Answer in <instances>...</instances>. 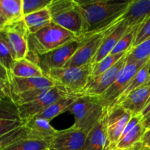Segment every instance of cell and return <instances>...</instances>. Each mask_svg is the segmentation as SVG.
Returning a JSON list of instances; mask_svg holds the SVG:
<instances>
[{
	"label": "cell",
	"mask_w": 150,
	"mask_h": 150,
	"mask_svg": "<svg viewBox=\"0 0 150 150\" xmlns=\"http://www.w3.org/2000/svg\"><path fill=\"white\" fill-rule=\"evenodd\" d=\"M24 23L29 34H35L52 22L48 7L24 16Z\"/></svg>",
	"instance_id": "cell-24"
},
{
	"label": "cell",
	"mask_w": 150,
	"mask_h": 150,
	"mask_svg": "<svg viewBox=\"0 0 150 150\" xmlns=\"http://www.w3.org/2000/svg\"><path fill=\"white\" fill-rule=\"evenodd\" d=\"M92 63L79 67L53 69L45 75L70 95H83L92 76Z\"/></svg>",
	"instance_id": "cell-4"
},
{
	"label": "cell",
	"mask_w": 150,
	"mask_h": 150,
	"mask_svg": "<svg viewBox=\"0 0 150 150\" xmlns=\"http://www.w3.org/2000/svg\"><path fill=\"white\" fill-rule=\"evenodd\" d=\"M150 17V0H131L122 16L129 28L140 26Z\"/></svg>",
	"instance_id": "cell-17"
},
{
	"label": "cell",
	"mask_w": 150,
	"mask_h": 150,
	"mask_svg": "<svg viewBox=\"0 0 150 150\" xmlns=\"http://www.w3.org/2000/svg\"><path fill=\"white\" fill-rule=\"evenodd\" d=\"M149 101L150 85L142 86L133 91L119 104L130 111L133 116H137L142 115Z\"/></svg>",
	"instance_id": "cell-16"
},
{
	"label": "cell",
	"mask_w": 150,
	"mask_h": 150,
	"mask_svg": "<svg viewBox=\"0 0 150 150\" xmlns=\"http://www.w3.org/2000/svg\"><path fill=\"white\" fill-rule=\"evenodd\" d=\"M141 142L144 146L150 147V128L146 129Z\"/></svg>",
	"instance_id": "cell-36"
},
{
	"label": "cell",
	"mask_w": 150,
	"mask_h": 150,
	"mask_svg": "<svg viewBox=\"0 0 150 150\" xmlns=\"http://www.w3.org/2000/svg\"><path fill=\"white\" fill-rule=\"evenodd\" d=\"M146 130V128L143 121L141 122L133 130L120 138L116 147L122 149H131L135 145L142 142Z\"/></svg>",
	"instance_id": "cell-25"
},
{
	"label": "cell",
	"mask_w": 150,
	"mask_h": 150,
	"mask_svg": "<svg viewBox=\"0 0 150 150\" xmlns=\"http://www.w3.org/2000/svg\"><path fill=\"white\" fill-rule=\"evenodd\" d=\"M132 117L131 113L120 104H114L105 109V128L111 150L117 146L125 127Z\"/></svg>",
	"instance_id": "cell-9"
},
{
	"label": "cell",
	"mask_w": 150,
	"mask_h": 150,
	"mask_svg": "<svg viewBox=\"0 0 150 150\" xmlns=\"http://www.w3.org/2000/svg\"><path fill=\"white\" fill-rule=\"evenodd\" d=\"M129 52L130 51L109 70L98 76L90 77L83 95H88L95 98H98L102 95L113 84L120 71L126 65Z\"/></svg>",
	"instance_id": "cell-11"
},
{
	"label": "cell",
	"mask_w": 150,
	"mask_h": 150,
	"mask_svg": "<svg viewBox=\"0 0 150 150\" xmlns=\"http://www.w3.org/2000/svg\"><path fill=\"white\" fill-rule=\"evenodd\" d=\"M140 150H150V147H147V146H143V147H142Z\"/></svg>",
	"instance_id": "cell-39"
},
{
	"label": "cell",
	"mask_w": 150,
	"mask_h": 150,
	"mask_svg": "<svg viewBox=\"0 0 150 150\" xmlns=\"http://www.w3.org/2000/svg\"><path fill=\"white\" fill-rule=\"evenodd\" d=\"M23 18L22 0H0V29Z\"/></svg>",
	"instance_id": "cell-18"
},
{
	"label": "cell",
	"mask_w": 150,
	"mask_h": 150,
	"mask_svg": "<svg viewBox=\"0 0 150 150\" xmlns=\"http://www.w3.org/2000/svg\"><path fill=\"white\" fill-rule=\"evenodd\" d=\"M52 0H22L24 16L47 8Z\"/></svg>",
	"instance_id": "cell-33"
},
{
	"label": "cell",
	"mask_w": 150,
	"mask_h": 150,
	"mask_svg": "<svg viewBox=\"0 0 150 150\" xmlns=\"http://www.w3.org/2000/svg\"><path fill=\"white\" fill-rule=\"evenodd\" d=\"M86 134L74 126L58 130L50 144L49 150H83Z\"/></svg>",
	"instance_id": "cell-13"
},
{
	"label": "cell",
	"mask_w": 150,
	"mask_h": 150,
	"mask_svg": "<svg viewBox=\"0 0 150 150\" xmlns=\"http://www.w3.org/2000/svg\"><path fill=\"white\" fill-rule=\"evenodd\" d=\"M128 51L125 53H121V54H110L109 55L105 57V58L103 59L102 60H100L98 62L94 63L92 64V71L91 77L98 76L103 73L104 72L109 70L114 64H117Z\"/></svg>",
	"instance_id": "cell-28"
},
{
	"label": "cell",
	"mask_w": 150,
	"mask_h": 150,
	"mask_svg": "<svg viewBox=\"0 0 150 150\" xmlns=\"http://www.w3.org/2000/svg\"><path fill=\"white\" fill-rule=\"evenodd\" d=\"M149 85H150V76H149V80L147 81V82H146V83L144 85V86H149Z\"/></svg>",
	"instance_id": "cell-40"
},
{
	"label": "cell",
	"mask_w": 150,
	"mask_h": 150,
	"mask_svg": "<svg viewBox=\"0 0 150 150\" xmlns=\"http://www.w3.org/2000/svg\"><path fill=\"white\" fill-rule=\"evenodd\" d=\"M48 150H49V149H48Z\"/></svg>",
	"instance_id": "cell-43"
},
{
	"label": "cell",
	"mask_w": 150,
	"mask_h": 150,
	"mask_svg": "<svg viewBox=\"0 0 150 150\" xmlns=\"http://www.w3.org/2000/svg\"><path fill=\"white\" fill-rule=\"evenodd\" d=\"M150 76V60L148 61L140 70H139L135 77L132 79L131 82L129 84L128 87L127 88L124 93L121 95L118 100L117 101L115 104H119L121 103L130 92L139 88L144 86L146 83L147 81L149 80V78Z\"/></svg>",
	"instance_id": "cell-26"
},
{
	"label": "cell",
	"mask_w": 150,
	"mask_h": 150,
	"mask_svg": "<svg viewBox=\"0 0 150 150\" xmlns=\"http://www.w3.org/2000/svg\"><path fill=\"white\" fill-rule=\"evenodd\" d=\"M10 88L11 98L13 95H18L37 89L53 87L54 82L47 76L39 78H18L13 76L10 72Z\"/></svg>",
	"instance_id": "cell-15"
},
{
	"label": "cell",
	"mask_w": 150,
	"mask_h": 150,
	"mask_svg": "<svg viewBox=\"0 0 150 150\" xmlns=\"http://www.w3.org/2000/svg\"><path fill=\"white\" fill-rule=\"evenodd\" d=\"M80 96L74 95H67L61 97L56 102L51 104L48 108L42 113L39 114L34 118H39L45 120L48 122L51 120L59 114L68 111L69 108L73 105V104L78 100Z\"/></svg>",
	"instance_id": "cell-22"
},
{
	"label": "cell",
	"mask_w": 150,
	"mask_h": 150,
	"mask_svg": "<svg viewBox=\"0 0 150 150\" xmlns=\"http://www.w3.org/2000/svg\"><path fill=\"white\" fill-rule=\"evenodd\" d=\"M70 94L67 93L64 89L56 85L43 96L32 102L19 105V113L23 124L45 111L61 97Z\"/></svg>",
	"instance_id": "cell-12"
},
{
	"label": "cell",
	"mask_w": 150,
	"mask_h": 150,
	"mask_svg": "<svg viewBox=\"0 0 150 150\" xmlns=\"http://www.w3.org/2000/svg\"><path fill=\"white\" fill-rule=\"evenodd\" d=\"M150 60V38L139 45L133 47L127 56V62H147Z\"/></svg>",
	"instance_id": "cell-29"
},
{
	"label": "cell",
	"mask_w": 150,
	"mask_h": 150,
	"mask_svg": "<svg viewBox=\"0 0 150 150\" xmlns=\"http://www.w3.org/2000/svg\"><path fill=\"white\" fill-rule=\"evenodd\" d=\"M53 23L80 38L83 33V19L77 0H52L48 7Z\"/></svg>",
	"instance_id": "cell-3"
},
{
	"label": "cell",
	"mask_w": 150,
	"mask_h": 150,
	"mask_svg": "<svg viewBox=\"0 0 150 150\" xmlns=\"http://www.w3.org/2000/svg\"><path fill=\"white\" fill-rule=\"evenodd\" d=\"M80 38L46 54L38 56V64L44 75L53 69L64 68L79 48Z\"/></svg>",
	"instance_id": "cell-10"
},
{
	"label": "cell",
	"mask_w": 150,
	"mask_h": 150,
	"mask_svg": "<svg viewBox=\"0 0 150 150\" xmlns=\"http://www.w3.org/2000/svg\"><path fill=\"white\" fill-rule=\"evenodd\" d=\"M140 26H136L133 28H129L128 31L125 34L124 36L120 40L118 43L113 49L111 54H121L127 52L133 48L135 39L137 35Z\"/></svg>",
	"instance_id": "cell-31"
},
{
	"label": "cell",
	"mask_w": 150,
	"mask_h": 150,
	"mask_svg": "<svg viewBox=\"0 0 150 150\" xmlns=\"http://www.w3.org/2000/svg\"><path fill=\"white\" fill-rule=\"evenodd\" d=\"M83 19V33H94L111 26L122 18L130 1L87 0L78 1Z\"/></svg>",
	"instance_id": "cell-1"
},
{
	"label": "cell",
	"mask_w": 150,
	"mask_h": 150,
	"mask_svg": "<svg viewBox=\"0 0 150 150\" xmlns=\"http://www.w3.org/2000/svg\"><path fill=\"white\" fill-rule=\"evenodd\" d=\"M121 20L99 32L82 35L80 38L79 48L64 68L79 67L92 63L105 37L119 24Z\"/></svg>",
	"instance_id": "cell-6"
},
{
	"label": "cell",
	"mask_w": 150,
	"mask_h": 150,
	"mask_svg": "<svg viewBox=\"0 0 150 150\" xmlns=\"http://www.w3.org/2000/svg\"><path fill=\"white\" fill-rule=\"evenodd\" d=\"M111 150H127V149H120V148L115 147V148H114V149H112ZM129 150H130V149H129Z\"/></svg>",
	"instance_id": "cell-41"
},
{
	"label": "cell",
	"mask_w": 150,
	"mask_h": 150,
	"mask_svg": "<svg viewBox=\"0 0 150 150\" xmlns=\"http://www.w3.org/2000/svg\"><path fill=\"white\" fill-rule=\"evenodd\" d=\"M74 116V126L86 135L95 127L104 117L105 108L98 98L81 95L69 108Z\"/></svg>",
	"instance_id": "cell-5"
},
{
	"label": "cell",
	"mask_w": 150,
	"mask_h": 150,
	"mask_svg": "<svg viewBox=\"0 0 150 150\" xmlns=\"http://www.w3.org/2000/svg\"><path fill=\"white\" fill-rule=\"evenodd\" d=\"M149 113H150V101H149V103L147 104V105L146 106V108H144V110L143 111V112H142V117H143V118L144 117H146V115H148Z\"/></svg>",
	"instance_id": "cell-37"
},
{
	"label": "cell",
	"mask_w": 150,
	"mask_h": 150,
	"mask_svg": "<svg viewBox=\"0 0 150 150\" xmlns=\"http://www.w3.org/2000/svg\"><path fill=\"white\" fill-rule=\"evenodd\" d=\"M79 38L75 34L51 22L36 33L29 34L28 54L42 55Z\"/></svg>",
	"instance_id": "cell-2"
},
{
	"label": "cell",
	"mask_w": 150,
	"mask_h": 150,
	"mask_svg": "<svg viewBox=\"0 0 150 150\" xmlns=\"http://www.w3.org/2000/svg\"><path fill=\"white\" fill-rule=\"evenodd\" d=\"M143 146L144 145L142 144V142H139V143H138L137 144L135 145V146H133V147L130 150H140L142 147H143Z\"/></svg>",
	"instance_id": "cell-38"
},
{
	"label": "cell",
	"mask_w": 150,
	"mask_h": 150,
	"mask_svg": "<svg viewBox=\"0 0 150 150\" xmlns=\"http://www.w3.org/2000/svg\"><path fill=\"white\" fill-rule=\"evenodd\" d=\"M10 72L13 76L18 78H39L45 76L38 64L26 58L16 61Z\"/></svg>",
	"instance_id": "cell-23"
},
{
	"label": "cell",
	"mask_w": 150,
	"mask_h": 150,
	"mask_svg": "<svg viewBox=\"0 0 150 150\" xmlns=\"http://www.w3.org/2000/svg\"><path fill=\"white\" fill-rule=\"evenodd\" d=\"M148 129H149V128H148Z\"/></svg>",
	"instance_id": "cell-42"
},
{
	"label": "cell",
	"mask_w": 150,
	"mask_h": 150,
	"mask_svg": "<svg viewBox=\"0 0 150 150\" xmlns=\"http://www.w3.org/2000/svg\"><path fill=\"white\" fill-rule=\"evenodd\" d=\"M0 136L23 125L18 106L7 98L0 99Z\"/></svg>",
	"instance_id": "cell-14"
},
{
	"label": "cell",
	"mask_w": 150,
	"mask_h": 150,
	"mask_svg": "<svg viewBox=\"0 0 150 150\" xmlns=\"http://www.w3.org/2000/svg\"><path fill=\"white\" fill-rule=\"evenodd\" d=\"M29 35V32L23 20L0 29V36L7 42L16 61L25 59L27 56Z\"/></svg>",
	"instance_id": "cell-8"
},
{
	"label": "cell",
	"mask_w": 150,
	"mask_h": 150,
	"mask_svg": "<svg viewBox=\"0 0 150 150\" xmlns=\"http://www.w3.org/2000/svg\"><path fill=\"white\" fill-rule=\"evenodd\" d=\"M10 71L1 66L0 70V99L4 98L11 99V88H10Z\"/></svg>",
	"instance_id": "cell-34"
},
{
	"label": "cell",
	"mask_w": 150,
	"mask_h": 150,
	"mask_svg": "<svg viewBox=\"0 0 150 150\" xmlns=\"http://www.w3.org/2000/svg\"><path fill=\"white\" fill-rule=\"evenodd\" d=\"M129 27L125 23V20L122 19L119 23V24L111 31L107 35L105 38L104 39L103 42L100 48L99 51L97 54L96 57L94 59L92 64L97 63L105 58L108 55H109L113 51L117 44L120 41V40L125 35V34L128 31Z\"/></svg>",
	"instance_id": "cell-21"
},
{
	"label": "cell",
	"mask_w": 150,
	"mask_h": 150,
	"mask_svg": "<svg viewBox=\"0 0 150 150\" xmlns=\"http://www.w3.org/2000/svg\"><path fill=\"white\" fill-rule=\"evenodd\" d=\"M150 38V17L140 26L135 39L133 47H136Z\"/></svg>",
	"instance_id": "cell-35"
},
{
	"label": "cell",
	"mask_w": 150,
	"mask_h": 150,
	"mask_svg": "<svg viewBox=\"0 0 150 150\" xmlns=\"http://www.w3.org/2000/svg\"><path fill=\"white\" fill-rule=\"evenodd\" d=\"M16 60L13 59L9 45L4 38L0 36V66L11 71Z\"/></svg>",
	"instance_id": "cell-32"
},
{
	"label": "cell",
	"mask_w": 150,
	"mask_h": 150,
	"mask_svg": "<svg viewBox=\"0 0 150 150\" xmlns=\"http://www.w3.org/2000/svg\"><path fill=\"white\" fill-rule=\"evenodd\" d=\"M29 139L28 129L24 125L0 136V149L21 140Z\"/></svg>",
	"instance_id": "cell-30"
},
{
	"label": "cell",
	"mask_w": 150,
	"mask_h": 150,
	"mask_svg": "<svg viewBox=\"0 0 150 150\" xmlns=\"http://www.w3.org/2000/svg\"><path fill=\"white\" fill-rule=\"evenodd\" d=\"M50 144L38 139H23L0 150H48Z\"/></svg>",
	"instance_id": "cell-27"
},
{
	"label": "cell",
	"mask_w": 150,
	"mask_h": 150,
	"mask_svg": "<svg viewBox=\"0 0 150 150\" xmlns=\"http://www.w3.org/2000/svg\"><path fill=\"white\" fill-rule=\"evenodd\" d=\"M83 150H111L105 128V114L102 120L86 135Z\"/></svg>",
	"instance_id": "cell-20"
},
{
	"label": "cell",
	"mask_w": 150,
	"mask_h": 150,
	"mask_svg": "<svg viewBox=\"0 0 150 150\" xmlns=\"http://www.w3.org/2000/svg\"><path fill=\"white\" fill-rule=\"evenodd\" d=\"M29 133V139H38L51 144L58 130L50 125L49 122L39 118H32L25 122Z\"/></svg>",
	"instance_id": "cell-19"
},
{
	"label": "cell",
	"mask_w": 150,
	"mask_h": 150,
	"mask_svg": "<svg viewBox=\"0 0 150 150\" xmlns=\"http://www.w3.org/2000/svg\"><path fill=\"white\" fill-rule=\"evenodd\" d=\"M146 63L142 62H127L113 84L102 95L98 98V100L105 109L117 103L119 98L128 87L132 79Z\"/></svg>",
	"instance_id": "cell-7"
}]
</instances>
